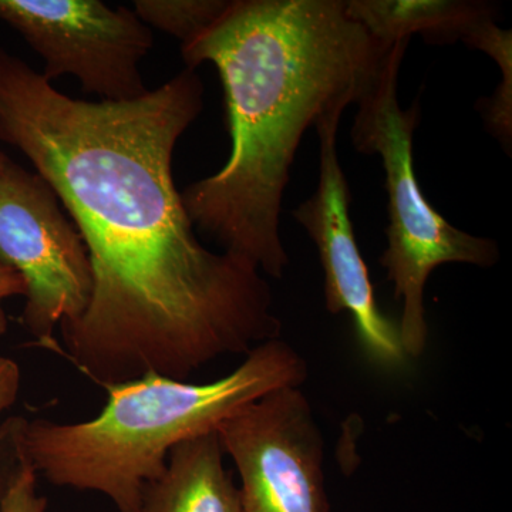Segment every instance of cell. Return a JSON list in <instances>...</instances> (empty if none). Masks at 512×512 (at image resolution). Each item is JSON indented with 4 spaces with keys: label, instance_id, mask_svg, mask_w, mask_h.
Listing matches in <instances>:
<instances>
[{
    "label": "cell",
    "instance_id": "1",
    "mask_svg": "<svg viewBox=\"0 0 512 512\" xmlns=\"http://www.w3.org/2000/svg\"><path fill=\"white\" fill-rule=\"evenodd\" d=\"M202 96L185 69L140 99L77 100L0 49V141L56 192L92 265L89 306L55 352L101 387L187 382L281 335L264 274L205 248L175 187V146Z\"/></svg>",
    "mask_w": 512,
    "mask_h": 512
},
{
    "label": "cell",
    "instance_id": "2",
    "mask_svg": "<svg viewBox=\"0 0 512 512\" xmlns=\"http://www.w3.org/2000/svg\"><path fill=\"white\" fill-rule=\"evenodd\" d=\"M390 49L348 18L343 0H231L181 45L187 69L217 67L232 146L217 174L181 192L192 225L281 279L282 200L303 134L332 107L356 104Z\"/></svg>",
    "mask_w": 512,
    "mask_h": 512
},
{
    "label": "cell",
    "instance_id": "3",
    "mask_svg": "<svg viewBox=\"0 0 512 512\" xmlns=\"http://www.w3.org/2000/svg\"><path fill=\"white\" fill-rule=\"evenodd\" d=\"M214 382L146 375L110 384L92 420L56 423L23 417V443L37 474L56 487L106 495L119 512H140L144 488L163 473L171 450L285 387H302L308 365L279 338L255 346Z\"/></svg>",
    "mask_w": 512,
    "mask_h": 512
},
{
    "label": "cell",
    "instance_id": "4",
    "mask_svg": "<svg viewBox=\"0 0 512 512\" xmlns=\"http://www.w3.org/2000/svg\"><path fill=\"white\" fill-rule=\"evenodd\" d=\"M409 42L403 39L394 43L357 101L352 140L359 153L382 160L389 227L380 264L394 286V298L403 305L397 325L400 345L407 359H417L429 340L424 288L431 272L444 264L491 268L500 259V249L494 239L454 227L431 207L421 191L413 165L419 100L404 110L397 97V77Z\"/></svg>",
    "mask_w": 512,
    "mask_h": 512
},
{
    "label": "cell",
    "instance_id": "5",
    "mask_svg": "<svg viewBox=\"0 0 512 512\" xmlns=\"http://www.w3.org/2000/svg\"><path fill=\"white\" fill-rule=\"evenodd\" d=\"M0 265L25 282L20 323L33 345L55 352L57 326L79 319L89 306L92 265L53 188L12 160L0 173Z\"/></svg>",
    "mask_w": 512,
    "mask_h": 512
},
{
    "label": "cell",
    "instance_id": "6",
    "mask_svg": "<svg viewBox=\"0 0 512 512\" xmlns=\"http://www.w3.org/2000/svg\"><path fill=\"white\" fill-rule=\"evenodd\" d=\"M0 20L42 57L47 82L73 76L84 92L111 103L148 92L140 63L153 32L134 10L100 0H0Z\"/></svg>",
    "mask_w": 512,
    "mask_h": 512
},
{
    "label": "cell",
    "instance_id": "7",
    "mask_svg": "<svg viewBox=\"0 0 512 512\" xmlns=\"http://www.w3.org/2000/svg\"><path fill=\"white\" fill-rule=\"evenodd\" d=\"M242 512H329L325 437L301 387L266 394L221 424Z\"/></svg>",
    "mask_w": 512,
    "mask_h": 512
},
{
    "label": "cell",
    "instance_id": "8",
    "mask_svg": "<svg viewBox=\"0 0 512 512\" xmlns=\"http://www.w3.org/2000/svg\"><path fill=\"white\" fill-rule=\"evenodd\" d=\"M346 104L332 107L316 121L319 137V183L315 194L292 212L318 248L325 275L326 309L348 312L366 356L383 369L406 365L399 328L375 298L369 271L350 220V190L338 156V128Z\"/></svg>",
    "mask_w": 512,
    "mask_h": 512
},
{
    "label": "cell",
    "instance_id": "9",
    "mask_svg": "<svg viewBox=\"0 0 512 512\" xmlns=\"http://www.w3.org/2000/svg\"><path fill=\"white\" fill-rule=\"evenodd\" d=\"M218 431L175 446L163 473L144 488L140 512H242Z\"/></svg>",
    "mask_w": 512,
    "mask_h": 512
},
{
    "label": "cell",
    "instance_id": "10",
    "mask_svg": "<svg viewBox=\"0 0 512 512\" xmlns=\"http://www.w3.org/2000/svg\"><path fill=\"white\" fill-rule=\"evenodd\" d=\"M345 12L384 49L419 33L429 45H450L477 23L494 19V6L464 0H348Z\"/></svg>",
    "mask_w": 512,
    "mask_h": 512
},
{
    "label": "cell",
    "instance_id": "11",
    "mask_svg": "<svg viewBox=\"0 0 512 512\" xmlns=\"http://www.w3.org/2000/svg\"><path fill=\"white\" fill-rule=\"evenodd\" d=\"M23 417L0 426V512H46L47 498L37 493V474L22 434Z\"/></svg>",
    "mask_w": 512,
    "mask_h": 512
},
{
    "label": "cell",
    "instance_id": "12",
    "mask_svg": "<svg viewBox=\"0 0 512 512\" xmlns=\"http://www.w3.org/2000/svg\"><path fill=\"white\" fill-rule=\"evenodd\" d=\"M468 46L487 53L501 70V84L490 99L481 100L480 110L491 133L510 153L512 141V32L501 29L494 19L477 23L463 39Z\"/></svg>",
    "mask_w": 512,
    "mask_h": 512
},
{
    "label": "cell",
    "instance_id": "13",
    "mask_svg": "<svg viewBox=\"0 0 512 512\" xmlns=\"http://www.w3.org/2000/svg\"><path fill=\"white\" fill-rule=\"evenodd\" d=\"M229 0H136L134 13L148 28L177 37L181 45L210 28Z\"/></svg>",
    "mask_w": 512,
    "mask_h": 512
},
{
    "label": "cell",
    "instance_id": "14",
    "mask_svg": "<svg viewBox=\"0 0 512 512\" xmlns=\"http://www.w3.org/2000/svg\"><path fill=\"white\" fill-rule=\"evenodd\" d=\"M22 372L15 360L0 356V416L18 400Z\"/></svg>",
    "mask_w": 512,
    "mask_h": 512
},
{
    "label": "cell",
    "instance_id": "15",
    "mask_svg": "<svg viewBox=\"0 0 512 512\" xmlns=\"http://www.w3.org/2000/svg\"><path fill=\"white\" fill-rule=\"evenodd\" d=\"M25 282L18 272L0 265V336L5 335L9 329V319L5 311L6 299L13 296H25Z\"/></svg>",
    "mask_w": 512,
    "mask_h": 512
},
{
    "label": "cell",
    "instance_id": "16",
    "mask_svg": "<svg viewBox=\"0 0 512 512\" xmlns=\"http://www.w3.org/2000/svg\"><path fill=\"white\" fill-rule=\"evenodd\" d=\"M10 158L6 156L5 153H3L2 148H0V173H2L3 168H5V165L8 164V161Z\"/></svg>",
    "mask_w": 512,
    "mask_h": 512
}]
</instances>
